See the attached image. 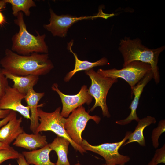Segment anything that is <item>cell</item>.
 <instances>
[{
    "label": "cell",
    "mask_w": 165,
    "mask_h": 165,
    "mask_svg": "<svg viewBox=\"0 0 165 165\" xmlns=\"http://www.w3.org/2000/svg\"><path fill=\"white\" fill-rule=\"evenodd\" d=\"M14 23L19 28V31L12 37V43L11 50L22 55H29L34 53H48V48L45 41L46 35H40L36 31L35 36L28 32L22 12L19 13Z\"/></svg>",
    "instance_id": "3"
},
{
    "label": "cell",
    "mask_w": 165,
    "mask_h": 165,
    "mask_svg": "<svg viewBox=\"0 0 165 165\" xmlns=\"http://www.w3.org/2000/svg\"><path fill=\"white\" fill-rule=\"evenodd\" d=\"M6 22V18L1 11L0 10V26Z\"/></svg>",
    "instance_id": "30"
},
{
    "label": "cell",
    "mask_w": 165,
    "mask_h": 165,
    "mask_svg": "<svg viewBox=\"0 0 165 165\" xmlns=\"http://www.w3.org/2000/svg\"><path fill=\"white\" fill-rule=\"evenodd\" d=\"M11 110H10L0 109V119H3L10 113Z\"/></svg>",
    "instance_id": "28"
},
{
    "label": "cell",
    "mask_w": 165,
    "mask_h": 165,
    "mask_svg": "<svg viewBox=\"0 0 165 165\" xmlns=\"http://www.w3.org/2000/svg\"><path fill=\"white\" fill-rule=\"evenodd\" d=\"M51 89L58 94L61 99L62 108L61 114L65 118L68 117L73 110L79 106L85 104L90 105L93 100V97L89 93L86 85L82 86L77 94L73 95L64 94L59 89L57 83L53 84Z\"/></svg>",
    "instance_id": "9"
},
{
    "label": "cell",
    "mask_w": 165,
    "mask_h": 165,
    "mask_svg": "<svg viewBox=\"0 0 165 165\" xmlns=\"http://www.w3.org/2000/svg\"><path fill=\"white\" fill-rule=\"evenodd\" d=\"M75 165H81V164H79V163H78L76 164H75Z\"/></svg>",
    "instance_id": "33"
},
{
    "label": "cell",
    "mask_w": 165,
    "mask_h": 165,
    "mask_svg": "<svg viewBox=\"0 0 165 165\" xmlns=\"http://www.w3.org/2000/svg\"><path fill=\"white\" fill-rule=\"evenodd\" d=\"M52 149L48 144L38 149L31 151H23L22 154L28 163L35 165H56L50 160L49 154Z\"/></svg>",
    "instance_id": "17"
},
{
    "label": "cell",
    "mask_w": 165,
    "mask_h": 165,
    "mask_svg": "<svg viewBox=\"0 0 165 165\" xmlns=\"http://www.w3.org/2000/svg\"><path fill=\"white\" fill-rule=\"evenodd\" d=\"M131 132H126L124 138L121 141L112 143H105L97 145L90 144L83 139L81 147L86 151H90L102 157L108 165H125L130 160L129 156L121 154L119 149L128 140Z\"/></svg>",
    "instance_id": "6"
},
{
    "label": "cell",
    "mask_w": 165,
    "mask_h": 165,
    "mask_svg": "<svg viewBox=\"0 0 165 165\" xmlns=\"http://www.w3.org/2000/svg\"><path fill=\"white\" fill-rule=\"evenodd\" d=\"M156 122L155 118L151 116H148L138 122V124L134 130L130 134L128 141L123 145L125 146L129 143L133 142H138L142 146H145V142L143 135V131L145 128L152 124Z\"/></svg>",
    "instance_id": "19"
},
{
    "label": "cell",
    "mask_w": 165,
    "mask_h": 165,
    "mask_svg": "<svg viewBox=\"0 0 165 165\" xmlns=\"http://www.w3.org/2000/svg\"><path fill=\"white\" fill-rule=\"evenodd\" d=\"M5 2L11 5L12 14L16 17L19 12H24L27 16H29L31 12L30 9L36 6L32 0H4Z\"/></svg>",
    "instance_id": "21"
},
{
    "label": "cell",
    "mask_w": 165,
    "mask_h": 165,
    "mask_svg": "<svg viewBox=\"0 0 165 165\" xmlns=\"http://www.w3.org/2000/svg\"><path fill=\"white\" fill-rule=\"evenodd\" d=\"M8 165H11V164H10V163H9V164Z\"/></svg>",
    "instance_id": "35"
},
{
    "label": "cell",
    "mask_w": 165,
    "mask_h": 165,
    "mask_svg": "<svg viewBox=\"0 0 165 165\" xmlns=\"http://www.w3.org/2000/svg\"><path fill=\"white\" fill-rule=\"evenodd\" d=\"M44 95V92H36L32 88L26 94L24 99L31 111L30 128L33 133H35L39 124L38 114V104Z\"/></svg>",
    "instance_id": "14"
},
{
    "label": "cell",
    "mask_w": 165,
    "mask_h": 165,
    "mask_svg": "<svg viewBox=\"0 0 165 165\" xmlns=\"http://www.w3.org/2000/svg\"><path fill=\"white\" fill-rule=\"evenodd\" d=\"M165 49V46H163L157 48L150 49L142 45L139 38L131 39L127 37L120 40L119 48L123 59V67L135 61L149 64L153 73V78L157 84L160 81L157 66L158 57Z\"/></svg>",
    "instance_id": "2"
},
{
    "label": "cell",
    "mask_w": 165,
    "mask_h": 165,
    "mask_svg": "<svg viewBox=\"0 0 165 165\" xmlns=\"http://www.w3.org/2000/svg\"><path fill=\"white\" fill-rule=\"evenodd\" d=\"M17 159L18 165H29L22 154L20 153L19 156Z\"/></svg>",
    "instance_id": "27"
},
{
    "label": "cell",
    "mask_w": 165,
    "mask_h": 165,
    "mask_svg": "<svg viewBox=\"0 0 165 165\" xmlns=\"http://www.w3.org/2000/svg\"><path fill=\"white\" fill-rule=\"evenodd\" d=\"M50 23L44 24L43 27L50 32L53 36L61 37H65L69 28L78 21L100 17L99 15L77 17L68 14L58 15L56 14L51 8L50 9Z\"/></svg>",
    "instance_id": "10"
},
{
    "label": "cell",
    "mask_w": 165,
    "mask_h": 165,
    "mask_svg": "<svg viewBox=\"0 0 165 165\" xmlns=\"http://www.w3.org/2000/svg\"><path fill=\"white\" fill-rule=\"evenodd\" d=\"M61 108L59 107L52 112L44 111L39 108L38 109V114L39 124L35 133L45 131H51L57 136L66 139L70 142L72 147L82 154L86 152L80 145L74 142L69 137L64 128L66 118L61 114Z\"/></svg>",
    "instance_id": "5"
},
{
    "label": "cell",
    "mask_w": 165,
    "mask_h": 165,
    "mask_svg": "<svg viewBox=\"0 0 165 165\" xmlns=\"http://www.w3.org/2000/svg\"><path fill=\"white\" fill-rule=\"evenodd\" d=\"M148 165H157L156 163L154 160L152 158L151 160L149 162Z\"/></svg>",
    "instance_id": "32"
},
{
    "label": "cell",
    "mask_w": 165,
    "mask_h": 165,
    "mask_svg": "<svg viewBox=\"0 0 165 165\" xmlns=\"http://www.w3.org/2000/svg\"><path fill=\"white\" fill-rule=\"evenodd\" d=\"M2 72L8 79L13 82L12 87L17 89L20 92L26 94L31 89L33 88L39 79V76L34 75L18 76L12 74L3 69Z\"/></svg>",
    "instance_id": "15"
},
{
    "label": "cell",
    "mask_w": 165,
    "mask_h": 165,
    "mask_svg": "<svg viewBox=\"0 0 165 165\" xmlns=\"http://www.w3.org/2000/svg\"><path fill=\"white\" fill-rule=\"evenodd\" d=\"M22 117L15 116L0 129V141L9 144L24 132L21 126Z\"/></svg>",
    "instance_id": "16"
},
{
    "label": "cell",
    "mask_w": 165,
    "mask_h": 165,
    "mask_svg": "<svg viewBox=\"0 0 165 165\" xmlns=\"http://www.w3.org/2000/svg\"><path fill=\"white\" fill-rule=\"evenodd\" d=\"M13 148L9 145L5 144L0 141V150L2 149H9Z\"/></svg>",
    "instance_id": "29"
},
{
    "label": "cell",
    "mask_w": 165,
    "mask_h": 165,
    "mask_svg": "<svg viewBox=\"0 0 165 165\" xmlns=\"http://www.w3.org/2000/svg\"><path fill=\"white\" fill-rule=\"evenodd\" d=\"M26 94L20 92L17 89L8 86L5 93L0 100V109L13 110L19 112L24 118L30 119V108L24 105L22 100Z\"/></svg>",
    "instance_id": "11"
},
{
    "label": "cell",
    "mask_w": 165,
    "mask_h": 165,
    "mask_svg": "<svg viewBox=\"0 0 165 165\" xmlns=\"http://www.w3.org/2000/svg\"><path fill=\"white\" fill-rule=\"evenodd\" d=\"M152 71L149 64L135 61L130 63L121 69H99L97 72L105 77L122 78L128 83L132 90L146 74Z\"/></svg>",
    "instance_id": "7"
},
{
    "label": "cell",
    "mask_w": 165,
    "mask_h": 165,
    "mask_svg": "<svg viewBox=\"0 0 165 165\" xmlns=\"http://www.w3.org/2000/svg\"><path fill=\"white\" fill-rule=\"evenodd\" d=\"M20 153L13 148L9 149L0 150V165L6 160L10 159H17Z\"/></svg>",
    "instance_id": "23"
},
{
    "label": "cell",
    "mask_w": 165,
    "mask_h": 165,
    "mask_svg": "<svg viewBox=\"0 0 165 165\" xmlns=\"http://www.w3.org/2000/svg\"><path fill=\"white\" fill-rule=\"evenodd\" d=\"M48 144L45 136L39 133L28 134L24 131L15 139L13 145L32 151L43 148Z\"/></svg>",
    "instance_id": "13"
},
{
    "label": "cell",
    "mask_w": 165,
    "mask_h": 165,
    "mask_svg": "<svg viewBox=\"0 0 165 165\" xmlns=\"http://www.w3.org/2000/svg\"><path fill=\"white\" fill-rule=\"evenodd\" d=\"M107 165V164L105 163V164H102V165Z\"/></svg>",
    "instance_id": "34"
},
{
    "label": "cell",
    "mask_w": 165,
    "mask_h": 165,
    "mask_svg": "<svg viewBox=\"0 0 165 165\" xmlns=\"http://www.w3.org/2000/svg\"><path fill=\"white\" fill-rule=\"evenodd\" d=\"M16 116H17L16 112L11 110L10 113L7 116L0 120V127L6 124L9 121Z\"/></svg>",
    "instance_id": "26"
},
{
    "label": "cell",
    "mask_w": 165,
    "mask_h": 165,
    "mask_svg": "<svg viewBox=\"0 0 165 165\" xmlns=\"http://www.w3.org/2000/svg\"><path fill=\"white\" fill-rule=\"evenodd\" d=\"M90 119L98 124L101 118L97 115H90L82 105L73 110L66 119L64 128L67 133L74 142L80 146L83 140L82 133Z\"/></svg>",
    "instance_id": "8"
},
{
    "label": "cell",
    "mask_w": 165,
    "mask_h": 165,
    "mask_svg": "<svg viewBox=\"0 0 165 165\" xmlns=\"http://www.w3.org/2000/svg\"><path fill=\"white\" fill-rule=\"evenodd\" d=\"M6 3L5 2L4 0H0V10L5 9L6 6Z\"/></svg>",
    "instance_id": "31"
},
{
    "label": "cell",
    "mask_w": 165,
    "mask_h": 165,
    "mask_svg": "<svg viewBox=\"0 0 165 165\" xmlns=\"http://www.w3.org/2000/svg\"><path fill=\"white\" fill-rule=\"evenodd\" d=\"M9 86L8 79L2 73L0 68V100L4 95L6 89Z\"/></svg>",
    "instance_id": "25"
},
{
    "label": "cell",
    "mask_w": 165,
    "mask_h": 165,
    "mask_svg": "<svg viewBox=\"0 0 165 165\" xmlns=\"http://www.w3.org/2000/svg\"><path fill=\"white\" fill-rule=\"evenodd\" d=\"M153 78V75L152 71L147 73L144 77L131 90V97L133 94L134 97L132 101L129 108L131 112L129 116L126 119L117 120L116 123L120 125H127L133 120L138 122L140 119L138 117L136 110L139 102V99L143 92L144 88L147 84Z\"/></svg>",
    "instance_id": "12"
},
{
    "label": "cell",
    "mask_w": 165,
    "mask_h": 165,
    "mask_svg": "<svg viewBox=\"0 0 165 165\" xmlns=\"http://www.w3.org/2000/svg\"><path fill=\"white\" fill-rule=\"evenodd\" d=\"M165 131V120L162 119L159 121L157 127L154 129L152 132L151 140L152 145L154 148L158 147L159 145L158 141L159 138Z\"/></svg>",
    "instance_id": "22"
},
{
    "label": "cell",
    "mask_w": 165,
    "mask_h": 165,
    "mask_svg": "<svg viewBox=\"0 0 165 165\" xmlns=\"http://www.w3.org/2000/svg\"><path fill=\"white\" fill-rule=\"evenodd\" d=\"M152 158L157 165L160 163H165V144L161 148L156 151Z\"/></svg>",
    "instance_id": "24"
},
{
    "label": "cell",
    "mask_w": 165,
    "mask_h": 165,
    "mask_svg": "<svg viewBox=\"0 0 165 165\" xmlns=\"http://www.w3.org/2000/svg\"><path fill=\"white\" fill-rule=\"evenodd\" d=\"M3 69L18 76L45 75L53 68L48 53H34L29 55H22L7 48L5 55L0 61Z\"/></svg>",
    "instance_id": "1"
},
{
    "label": "cell",
    "mask_w": 165,
    "mask_h": 165,
    "mask_svg": "<svg viewBox=\"0 0 165 165\" xmlns=\"http://www.w3.org/2000/svg\"><path fill=\"white\" fill-rule=\"evenodd\" d=\"M70 142L66 139L58 136L55 138L49 145L55 151L57 156L56 165H71L68 157V147Z\"/></svg>",
    "instance_id": "20"
},
{
    "label": "cell",
    "mask_w": 165,
    "mask_h": 165,
    "mask_svg": "<svg viewBox=\"0 0 165 165\" xmlns=\"http://www.w3.org/2000/svg\"><path fill=\"white\" fill-rule=\"evenodd\" d=\"M85 72L91 80L88 92L95 100V103L90 112H92L96 107L99 106L101 108L103 116L110 117L111 116L106 102V97L113 84L118 82V79L102 76L93 68L86 71Z\"/></svg>",
    "instance_id": "4"
},
{
    "label": "cell",
    "mask_w": 165,
    "mask_h": 165,
    "mask_svg": "<svg viewBox=\"0 0 165 165\" xmlns=\"http://www.w3.org/2000/svg\"><path fill=\"white\" fill-rule=\"evenodd\" d=\"M73 42H71L68 44V48L74 55L75 58V65L74 69L68 73L64 78L65 82H68L74 75L77 72L80 71H87L93 68L94 67L109 64L108 60L105 57H103L99 60L94 62H90L87 61H82L78 58L76 54L72 50Z\"/></svg>",
    "instance_id": "18"
}]
</instances>
